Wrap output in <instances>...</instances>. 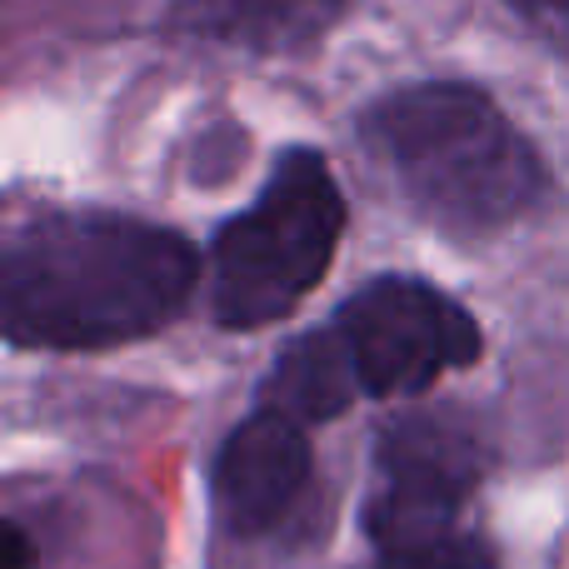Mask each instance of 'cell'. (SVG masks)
Wrapping results in <instances>:
<instances>
[{"label": "cell", "instance_id": "obj_1", "mask_svg": "<svg viewBox=\"0 0 569 569\" xmlns=\"http://www.w3.org/2000/svg\"><path fill=\"white\" fill-rule=\"evenodd\" d=\"M200 260L150 220L70 210L20 226L6 246V340L26 350H110L186 310Z\"/></svg>", "mask_w": 569, "mask_h": 569}, {"label": "cell", "instance_id": "obj_2", "mask_svg": "<svg viewBox=\"0 0 569 569\" xmlns=\"http://www.w3.org/2000/svg\"><path fill=\"white\" fill-rule=\"evenodd\" d=\"M365 136L405 200L450 230L505 226L545 190L530 140L475 86L435 80L400 90L370 110Z\"/></svg>", "mask_w": 569, "mask_h": 569}, {"label": "cell", "instance_id": "obj_3", "mask_svg": "<svg viewBox=\"0 0 569 569\" xmlns=\"http://www.w3.org/2000/svg\"><path fill=\"white\" fill-rule=\"evenodd\" d=\"M345 196L315 150H290L210 250V315L226 330H260L290 315L330 270Z\"/></svg>", "mask_w": 569, "mask_h": 569}, {"label": "cell", "instance_id": "obj_4", "mask_svg": "<svg viewBox=\"0 0 569 569\" xmlns=\"http://www.w3.org/2000/svg\"><path fill=\"white\" fill-rule=\"evenodd\" d=\"M340 335L360 395L395 400L425 395L440 375L480 360V325L445 290L410 276H380L340 305L330 325Z\"/></svg>", "mask_w": 569, "mask_h": 569}, {"label": "cell", "instance_id": "obj_5", "mask_svg": "<svg viewBox=\"0 0 569 569\" xmlns=\"http://www.w3.org/2000/svg\"><path fill=\"white\" fill-rule=\"evenodd\" d=\"M480 480L470 435L445 420H400L385 430L375 455V485L365 530L380 555H415L450 540L465 495Z\"/></svg>", "mask_w": 569, "mask_h": 569}, {"label": "cell", "instance_id": "obj_6", "mask_svg": "<svg viewBox=\"0 0 569 569\" xmlns=\"http://www.w3.org/2000/svg\"><path fill=\"white\" fill-rule=\"evenodd\" d=\"M305 485H310V440L305 425L280 410H256L246 425H236L210 470L220 525L246 540L276 530L300 505Z\"/></svg>", "mask_w": 569, "mask_h": 569}, {"label": "cell", "instance_id": "obj_7", "mask_svg": "<svg viewBox=\"0 0 569 569\" xmlns=\"http://www.w3.org/2000/svg\"><path fill=\"white\" fill-rule=\"evenodd\" d=\"M355 395H360V385H355L350 355H345L340 335L310 330L276 360L260 410H280L300 425H320V420H335V415L350 410Z\"/></svg>", "mask_w": 569, "mask_h": 569}, {"label": "cell", "instance_id": "obj_8", "mask_svg": "<svg viewBox=\"0 0 569 569\" xmlns=\"http://www.w3.org/2000/svg\"><path fill=\"white\" fill-rule=\"evenodd\" d=\"M196 16L210 36L276 56L325 36L340 16V0H196Z\"/></svg>", "mask_w": 569, "mask_h": 569}, {"label": "cell", "instance_id": "obj_9", "mask_svg": "<svg viewBox=\"0 0 569 569\" xmlns=\"http://www.w3.org/2000/svg\"><path fill=\"white\" fill-rule=\"evenodd\" d=\"M385 569H495L490 550H485L475 535L455 530L450 540L430 545V550H415V555H390Z\"/></svg>", "mask_w": 569, "mask_h": 569}, {"label": "cell", "instance_id": "obj_10", "mask_svg": "<svg viewBox=\"0 0 569 569\" xmlns=\"http://www.w3.org/2000/svg\"><path fill=\"white\" fill-rule=\"evenodd\" d=\"M510 10L535 36L550 40L560 56H569V0H510Z\"/></svg>", "mask_w": 569, "mask_h": 569}, {"label": "cell", "instance_id": "obj_11", "mask_svg": "<svg viewBox=\"0 0 569 569\" xmlns=\"http://www.w3.org/2000/svg\"><path fill=\"white\" fill-rule=\"evenodd\" d=\"M6 569H26V535L6 525Z\"/></svg>", "mask_w": 569, "mask_h": 569}]
</instances>
